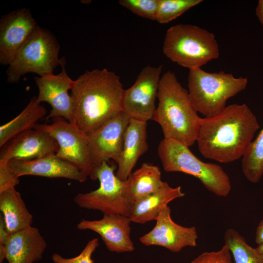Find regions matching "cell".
<instances>
[{
    "instance_id": "1",
    "label": "cell",
    "mask_w": 263,
    "mask_h": 263,
    "mask_svg": "<svg viewBox=\"0 0 263 263\" xmlns=\"http://www.w3.org/2000/svg\"><path fill=\"white\" fill-rule=\"evenodd\" d=\"M259 128L246 104H231L216 115L201 118L198 148L206 158L231 163L243 157Z\"/></svg>"
},
{
    "instance_id": "2",
    "label": "cell",
    "mask_w": 263,
    "mask_h": 263,
    "mask_svg": "<svg viewBox=\"0 0 263 263\" xmlns=\"http://www.w3.org/2000/svg\"><path fill=\"white\" fill-rule=\"evenodd\" d=\"M124 91L120 76L106 68L80 75L71 93L76 125L88 135L116 116Z\"/></svg>"
},
{
    "instance_id": "3",
    "label": "cell",
    "mask_w": 263,
    "mask_h": 263,
    "mask_svg": "<svg viewBox=\"0 0 263 263\" xmlns=\"http://www.w3.org/2000/svg\"><path fill=\"white\" fill-rule=\"evenodd\" d=\"M158 105L152 120L161 126L164 138L188 147L196 142L201 118L192 104L188 91L170 71L161 76L157 93Z\"/></svg>"
},
{
    "instance_id": "4",
    "label": "cell",
    "mask_w": 263,
    "mask_h": 263,
    "mask_svg": "<svg viewBox=\"0 0 263 263\" xmlns=\"http://www.w3.org/2000/svg\"><path fill=\"white\" fill-rule=\"evenodd\" d=\"M162 50L173 62L189 70L201 67L219 56L213 33L198 26L177 24L166 33Z\"/></svg>"
},
{
    "instance_id": "5",
    "label": "cell",
    "mask_w": 263,
    "mask_h": 263,
    "mask_svg": "<svg viewBox=\"0 0 263 263\" xmlns=\"http://www.w3.org/2000/svg\"><path fill=\"white\" fill-rule=\"evenodd\" d=\"M246 77H235L223 71L209 73L197 68L189 70L188 93L198 113L210 117L221 113L228 99L246 87Z\"/></svg>"
},
{
    "instance_id": "6",
    "label": "cell",
    "mask_w": 263,
    "mask_h": 263,
    "mask_svg": "<svg viewBox=\"0 0 263 263\" xmlns=\"http://www.w3.org/2000/svg\"><path fill=\"white\" fill-rule=\"evenodd\" d=\"M158 155L166 172H181L198 179L209 191L219 197H226L231 185L227 173L219 165L198 159L189 147L177 141L163 139L158 148Z\"/></svg>"
},
{
    "instance_id": "7",
    "label": "cell",
    "mask_w": 263,
    "mask_h": 263,
    "mask_svg": "<svg viewBox=\"0 0 263 263\" xmlns=\"http://www.w3.org/2000/svg\"><path fill=\"white\" fill-rule=\"evenodd\" d=\"M116 167L105 161L95 167L90 178L98 180L99 187L74 198L80 208L99 210L104 215L120 214L130 217L134 202L131 196L128 179L122 181L116 175Z\"/></svg>"
},
{
    "instance_id": "8",
    "label": "cell",
    "mask_w": 263,
    "mask_h": 263,
    "mask_svg": "<svg viewBox=\"0 0 263 263\" xmlns=\"http://www.w3.org/2000/svg\"><path fill=\"white\" fill-rule=\"evenodd\" d=\"M60 45L56 37L48 30L38 25L20 49L6 71L9 83L19 81L29 73L41 76L53 73L61 64L58 58Z\"/></svg>"
},
{
    "instance_id": "9",
    "label": "cell",
    "mask_w": 263,
    "mask_h": 263,
    "mask_svg": "<svg viewBox=\"0 0 263 263\" xmlns=\"http://www.w3.org/2000/svg\"><path fill=\"white\" fill-rule=\"evenodd\" d=\"M50 124L38 123L34 128L49 133L58 146L56 154L91 178L95 166L89 151L88 135L75 124L63 118H56Z\"/></svg>"
},
{
    "instance_id": "10",
    "label": "cell",
    "mask_w": 263,
    "mask_h": 263,
    "mask_svg": "<svg viewBox=\"0 0 263 263\" xmlns=\"http://www.w3.org/2000/svg\"><path fill=\"white\" fill-rule=\"evenodd\" d=\"M162 70V65L144 67L133 84L124 90L122 111L131 119L147 122L152 119Z\"/></svg>"
},
{
    "instance_id": "11",
    "label": "cell",
    "mask_w": 263,
    "mask_h": 263,
    "mask_svg": "<svg viewBox=\"0 0 263 263\" xmlns=\"http://www.w3.org/2000/svg\"><path fill=\"white\" fill-rule=\"evenodd\" d=\"M65 57L61 58V72L57 75L53 73L34 77L38 89L37 101L46 102L51 106V110L46 119L63 118L75 124L74 117L73 101L69 91L73 89L75 80L67 74ZM76 125V124H75Z\"/></svg>"
},
{
    "instance_id": "12",
    "label": "cell",
    "mask_w": 263,
    "mask_h": 263,
    "mask_svg": "<svg viewBox=\"0 0 263 263\" xmlns=\"http://www.w3.org/2000/svg\"><path fill=\"white\" fill-rule=\"evenodd\" d=\"M38 24L29 9L12 11L0 20V64L9 65Z\"/></svg>"
},
{
    "instance_id": "13",
    "label": "cell",
    "mask_w": 263,
    "mask_h": 263,
    "mask_svg": "<svg viewBox=\"0 0 263 263\" xmlns=\"http://www.w3.org/2000/svg\"><path fill=\"white\" fill-rule=\"evenodd\" d=\"M131 118L123 112L88 135L91 159L95 167L120 156L124 135Z\"/></svg>"
},
{
    "instance_id": "14",
    "label": "cell",
    "mask_w": 263,
    "mask_h": 263,
    "mask_svg": "<svg viewBox=\"0 0 263 263\" xmlns=\"http://www.w3.org/2000/svg\"><path fill=\"white\" fill-rule=\"evenodd\" d=\"M155 221V226L140 238L142 244L160 246L175 253L184 247L197 245L198 236L195 227H186L175 223L168 206L160 212Z\"/></svg>"
},
{
    "instance_id": "15",
    "label": "cell",
    "mask_w": 263,
    "mask_h": 263,
    "mask_svg": "<svg viewBox=\"0 0 263 263\" xmlns=\"http://www.w3.org/2000/svg\"><path fill=\"white\" fill-rule=\"evenodd\" d=\"M0 148V163L7 164L13 160H33L56 154L58 146L47 132L33 128L15 136Z\"/></svg>"
},
{
    "instance_id": "16",
    "label": "cell",
    "mask_w": 263,
    "mask_h": 263,
    "mask_svg": "<svg viewBox=\"0 0 263 263\" xmlns=\"http://www.w3.org/2000/svg\"><path fill=\"white\" fill-rule=\"evenodd\" d=\"M130 217L120 214L104 215L97 220L82 219L76 225L79 230L98 234L107 248L116 253L130 252L135 248L131 238Z\"/></svg>"
},
{
    "instance_id": "17",
    "label": "cell",
    "mask_w": 263,
    "mask_h": 263,
    "mask_svg": "<svg viewBox=\"0 0 263 263\" xmlns=\"http://www.w3.org/2000/svg\"><path fill=\"white\" fill-rule=\"evenodd\" d=\"M18 177L24 175L64 178L82 183L88 177L76 167L56 154L29 160H11L7 163Z\"/></svg>"
},
{
    "instance_id": "18",
    "label": "cell",
    "mask_w": 263,
    "mask_h": 263,
    "mask_svg": "<svg viewBox=\"0 0 263 263\" xmlns=\"http://www.w3.org/2000/svg\"><path fill=\"white\" fill-rule=\"evenodd\" d=\"M4 246L8 263H34L42 259L47 243L38 228L31 226L11 234Z\"/></svg>"
},
{
    "instance_id": "19",
    "label": "cell",
    "mask_w": 263,
    "mask_h": 263,
    "mask_svg": "<svg viewBox=\"0 0 263 263\" xmlns=\"http://www.w3.org/2000/svg\"><path fill=\"white\" fill-rule=\"evenodd\" d=\"M147 122L131 119L126 130L122 152L115 174L121 180L128 179L138 160L148 150Z\"/></svg>"
},
{
    "instance_id": "20",
    "label": "cell",
    "mask_w": 263,
    "mask_h": 263,
    "mask_svg": "<svg viewBox=\"0 0 263 263\" xmlns=\"http://www.w3.org/2000/svg\"><path fill=\"white\" fill-rule=\"evenodd\" d=\"M185 195L180 186L172 188L164 182L159 190L134 203L130 217L131 222L143 224L155 220L169 203Z\"/></svg>"
},
{
    "instance_id": "21",
    "label": "cell",
    "mask_w": 263,
    "mask_h": 263,
    "mask_svg": "<svg viewBox=\"0 0 263 263\" xmlns=\"http://www.w3.org/2000/svg\"><path fill=\"white\" fill-rule=\"evenodd\" d=\"M0 210L10 234L32 226L33 215L15 188L0 193Z\"/></svg>"
},
{
    "instance_id": "22",
    "label": "cell",
    "mask_w": 263,
    "mask_h": 263,
    "mask_svg": "<svg viewBox=\"0 0 263 263\" xmlns=\"http://www.w3.org/2000/svg\"><path fill=\"white\" fill-rule=\"evenodd\" d=\"M46 113V108L37 101V96H33L19 114L0 126V147L18 134L33 129Z\"/></svg>"
},
{
    "instance_id": "23",
    "label": "cell",
    "mask_w": 263,
    "mask_h": 263,
    "mask_svg": "<svg viewBox=\"0 0 263 263\" xmlns=\"http://www.w3.org/2000/svg\"><path fill=\"white\" fill-rule=\"evenodd\" d=\"M128 180L129 192L134 203L156 192L164 183L161 180L159 168L148 163L143 164L132 172Z\"/></svg>"
},
{
    "instance_id": "24",
    "label": "cell",
    "mask_w": 263,
    "mask_h": 263,
    "mask_svg": "<svg viewBox=\"0 0 263 263\" xmlns=\"http://www.w3.org/2000/svg\"><path fill=\"white\" fill-rule=\"evenodd\" d=\"M242 169L251 183H258L263 175V128L248 146L242 160Z\"/></svg>"
},
{
    "instance_id": "25",
    "label": "cell",
    "mask_w": 263,
    "mask_h": 263,
    "mask_svg": "<svg viewBox=\"0 0 263 263\" xmlns=\"http://www.w3.org/2000/svg\"><path fill=\"white\" fill-rule=\"evenodd\" d=\"M224 239L233 257L234 263H258L254 248L250 246L237 231L228 229Z\"/></svg>"
},
{
    "instance_id": "26",
    "label": "cell",
    "mask_w": 263,
    "mask_h": 263,
    "mask_svg": "<svg viewBox=\"0 0 263 263\" xmlns=\"http://www.w3.org/2000/svg\"><path fill=\"white\" fill-rule=\"evenodd\" d=\"M202 0H159L156 20L166 24L177 18Z\"/></svg>"
},
{
    "instance_id": "27",
    "label": "cell",
    "mask_w": 263,
    "mask_h": 263,
    "mask_svg": "<svg viewBox=\"0 0 263 263\" xmlns=\"http://www.w3.org/2000/svg\"><path fill=\"white\" fill-rule=\"evenodd\" d=\"M119 3L140 17L156 20L159 0H120Z\"/></svg>"
},
{
    "instance_id": "28",
    "label": "cell",
    "mask_w": 263,
    "mask_h": 263,
    "mask_svg": "<svg viewBox=\"0 0 263 263\" xmlns=\"http://www.w3.org/2000/svg\"><path fill=\"white\" fill-rule=\"evenodd\" d=\"M99 245L97 238L90 240L82 251L77 256L66 258L60 254L55 253L52 255V260L54 263H94L92 257L93 253Z\"/></svg>"
},
{
    "instance_id": "29",
    "label": "cell",
    "mask_w": 263,
    "mask_h": 263,
    "mask_svg": "<svg viewBox=\"0 0 263 263\" xmlns=\"http://www.w3.org/2000/svg\"><path fill=\"white\" fill-rule=\"evenodd\" d=\"M190 263H233L231 253L228 246L225 244L216 251L205 252L193 259Z\"/></svg>"
},
{
    "instance_id": "30",
    "label": "cell",
    "mask_w": 263,
    "mask_h": 263,
    "mask_svg": "<svg viewBox=\"0 0 263 263\" xmlns=\"http://www.w3.org/2000/svg\"><path fill=\"white\" fill-rule=\"evenodd\" d=\"M19 183V177L12 172L8 164L0 163V193L15 188Z\"/></svg>"
},
{
    "instance_id": "31",
    "label": "cell",
    "mask_w": 263,
    "mask_h": 263,
    "mask_svg": "<svg viewBox=\"0 0 263 263\" xmlns=\"http://www.w3.org/2000/svg\"><path fill=\"white\" fill-rule=\"evenodd\" d=\"M10 234L8 232L2 214L0 215V244H5Z\"/></svg>"
},
{
    "instance_id": "32",
    "label": "cell",
    "mask_w": 263,
    "mask_h": 263,
    "mask_svg": "<svg viewBox=\"0 0 263 263\" xmlns=\"http://www.w3.org/2000/svg\"><path fill=\"white\" fill-rule=\"evenodd\" d=\"M255 242L258 245L263 244V218L260 222L257 228Z\"/></svg>"
},
{
    "instance_id": "33",
    "label": "cell",
    "mask_w": 263,
    "mask_h": 263,
    "mask_svg": "<svg viewBox=\"0 0 263 263\" xmlns=\"http://www.w3.org/2000/svg\"><path fill=\"white\" fill-rule=\"evenodd\" d=\"M256 14L260 22L263 26V0H259L256 8Z\"/></svg>"
},
{
    "instance_id": "34",
    "label": "cell",
    "mask_w": 263,
    "mask_h": 263,
    "mask_svg": "<svg viewBox=\"0 0 263 263\" xmlns=\"http://www.w3.org/2000/svg\"><path fill=\"white\" fill-rule=\"evenodd\" d=\"M254 249L257 255L258 263H263V244H259Z\"/></svg>"
},
{
    "instance_id": "35",
    "label": "cell",
    "mask_w": 263,
    "mask_h": 263,
    "mask_svg": "<svg viewBox=\"0 0 263 263\" xmlns=\"http://www.w3.org/2000/svg\"><path fill=\"white\" fill-rule=\"evenodd\" d=\"M4 259H5L4 244H0V263H2Z\"/></svg>"
}]
</instances>
